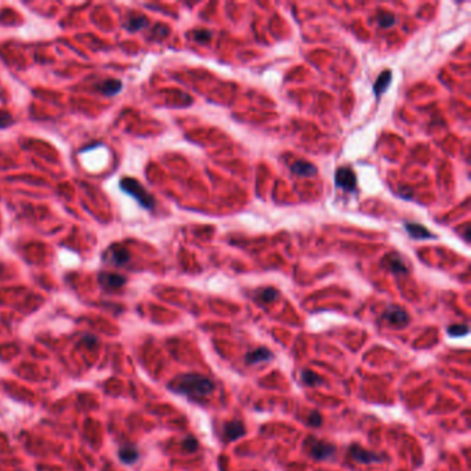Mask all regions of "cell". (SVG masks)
Wrapping results in <instances>:
<instances>
[{
    "mask_svg": "<svg viewBox=\"0 0 471 471\" xmlns=\"http://www.w3.org/2000/svg\"><path fill=\"white\" fill-rule=\"evenodd\" d=\"M169 390L192 401H201L214 393L216 384L209 377L199 373H184L169 383Z\"/></svg>",
    "mask_w": 471,
    "mask_h": 471,
    "instance_id": "obj_1",
    "label": "cell"
},
{
    "mask_svg": "<svg viewBox=\"0 0 471 471\" xmlns=\"http://www.w3.org/2000/svg\"><path fill=\"white\" fill-rule=\"evenodd\" d=\"M303 449L305 452V455L311 457L312 460L325 462L336 456L337 446L335 443L319 439L317 437L308 436L303 442Z\"/></svg>",
    "mask_w": 471,
    "mask_h": 471,
    "instance_id": "obj_2",
    "label": "cell"
},
{
    "mask_svg": "<svg viewBox=\"0 0 471 471\" xmlns=\"http://www.w3.org/2000/svg\"><path fill=\"white\" fill-rule=\"evenodd\" d=\"M120 190L125 191L129 195H132L142 207H145L148 210H152L155 207L154 197L137 180L130 178V177H125L120 181Z\"/></svg>",
    "mask_w": 471,
    "mask_h": 471,
    "instance_id": "obj_3",
    "label": "cell"
},
{
    "mask_svg": "<svg viewBox=\"0 0 471 471\" xmlns=\"http://www.w3.org/2000/svg\"><path fill=\"white\" fill-rule=\"evenodd\" d=\"M348 456L351 460H354L355 463L359 464H374V463H383L386 460V456L377 453V452H373V450H366L365 448H362L358 443H351L348 446Z\"/></svg>",
    "mask_w": 471,
    "mask_h": 471,
    "instance_id": "obj_4",
    "label": "cell"
},
{
    "mask_svg": "<svg viewBox=\"0 0 471 471\" xmlns=\"http://www.w3.org/2000/svg\"><path fill=\"white\" fill-rule=\"evenodd\" d=\"M381 318L387 324L395 329H404L410 322V317L405 309L400 305H388L384 312L381 314Z\"/></svg>",
    "mask_w": 471,
    "mask_h": 471,
    "instance_id": "obj_5",
    "label": "cell"
},
{
    "mask_svg": "<svg viewBox=\"0 0 471 471\" xmlns=\"http://www.w3.org/2000/svg\"><path fill=\"white\" fill-rule=\"evenodd\" d=\"M246 434V427H245V423L242 420H230V422H224L221 426V433H220V438L224 441L225 443H231L238 441L239 438Z\"/></svg>",
    "mask_w": 471,
    "mask_h": 471,
    "instance_id": "obj_6",
    "label": "cell"
},
{
    "mask_svg": "<svg viewBox=\"0 0 471 471\" xmlns=\"http://www.w3.org/2000/svg\"><path fill=\"white\" fill-rule=\"evenodd\" d=\"M335 184L340 190L354 191L357 188V176L348 166L338 168L335 173Z\"/></svg>",
    "mask_w": 471,
    "mask_h": 471,
    "instance_id": "obj_7",
    "label": "cell"
},
{
    "mask_svg": "<svg viewBox=\"0 0 471 471\" xmlns=\"http://www.w3.org/2000/svg\"><path fill=\"white\" fill-rule=\"evenodd\" d=\"M272 358H274L272 351H269L266 347H259V348H254V350L246 352L245 364L246 365H259L263 362H269Z\"/></svg>",
    "mask_w": 471,
    "mask_h": 471,
    "instance_id": "obj_8",
    "label": "cell"
},
{
    "mask_svg": "<svg viewBox=\"0 0 471 471\" xmlns=\"http://www.w3.org/2000/svg\"><path fill=\"white\" fill-rule=\"evenodd\" d=\"M105 260L112 263L115 266H125L127 261L130 260V253L125 246L120 245H113L108 249L105 253Z\"/></svg>",
    "mask_w": 471,
    "mask_h": 471,
    "instance_id": "obj_9",
    "label": "cell"
},
{
    "mask_svg": "<svg viewBox=\"0 0 471 471\" xmlns=\"http://www.w3.org/2000/svg\"><path fill=\"white\" fill-rule=\"evenodd\" d=\"M383 264L386 266L393 274L404 275L408 274V267L405 264V261L398 253H390L386 259L383 260Z\"/></svg>",
    "mask_w": 471,
    "mask_h": 471,
    "instance_id": "obj_10",
    "label": "cell"
},
{
    "mask_svg": "<svg viewBox=\"0 0 471 471\" xmlns=\"http://www.w3.org/2000/svg\"><path fill=\"white\" fill-rule=\"evenodd\" d=\"M100 285L106 290H116L122 288L126 283V278L118 274H111V272H101L99 275Z\"/></svg>",
    "mask_w": 471,
    "mask_h": 471,
    "instance_id": "obj_11",
    "label": "cell"
},
{
    "mask_svg": "<svg viewBox=\"0 0 471 471\" xmlns=\"http://www.w3.org/2000/svg\"><path fill=\"white\" fill-rule=\"evenodd\" d=\"M405 230L408 232L409 236L413 239H437L434 234H431L430 230H427L424 225L419 224V223H405Z\"/></svg>",
    "mask_w": 471,
    "mask_h": 471,
    "instance_id": "obj_12",
    "label": "cell"
},
{
    "mask_svg": "<svg viewBox=\"0 0 471 471\" xmlns=\"http://www.w3.org/2000/svg\"><path fill=\"white\" fill-rule=\"evenodd\" d=\"M391 82H393V73H391V70H383L379 75V77L376 79L374 85H373V93H374L376 99H379L383 93L387 92V89L390 87Z\"/></svg>",
    "mask_w": 471,
    "mask_h": 471,
    "instance_id": "obj_13",
    "label": "cell"
},
{
    "mask_svg": "<svg viewBox=\"0 0 471 471\" xmlns=\"http://www.w3.org/2000/svg\"><path fill=\"white\" fill-rule=\"evenodd\" d=\"M292 173H295L299 177H312L318 173V169L312 163L307 161H297L292 165Z\"/></svg>",
    "mask_w": 471,
    "mask_h": 471,
    "instance_id": "obj_14",
    "label": "cell"
},
{
    "mask_svg": "<svg viewBox=\"0 0 471 471\" xmlns=\"http://www.w3.org/2000/svg\"><path fill=\"white\" fill-rule=\"evenodd\" d=\"M278 297H279V290L275 288H269V286L257 289L254 293V299L261 304H269V303L275 302Z\"/></svg>",
    "mask_w": 471,
    "mask_h": 471,
    "instance_id": "obj_15",
    "label": "cell"
},
{
    "mask_svg": "<svg viewBox=\"0 0 471 471\" xmlns=\"http://www.w3.org/2000/svg\"><path fill=\"white\" fill-rule=\"evenodd\" d=\"M300 381H302L305 387H319L325 384L324 377H321L318 373L308 370V369L302 370V373H300Z\"/></svg>",
    "mask_w": 471,
    "mask_h": 471,
    "instance_id": "obj_16",
    "label": "cell"
},
{
    "mask_svg": "<svg viewBox=\"0 0 471 471\" xmlns=\"http://www.w3.org/2000/svg\"><path fill=\"white\" fill-rule=\"evenodd\" d=\"M148 25V20L147 17H144V15L140 14H135L132 15L129 20L125 24V27H126L127 31H130V32H138L141 29H144Z\"/></svg>",
    "mask_w": 471,
    "mask_h": 471,
    "instance_id": "obj_17",
    "label": "cell"
},
{
    "mask_svg": "<svg viewBox=\"0 0 471 471\" xmlns=\"http://www.w3.org/2000/svg\"><path fill=\"white\" fill-rule=\"evenodd\" d=\"M122 90V83L116 79H108L100 85V92L104 96H115Z\"/></svg>",
    "mask_w": 471,
    "mask_h": 471,
    "instance_id": "obj_18",
    "label": "cell"
},
{
    "mask_svg": "<svg viewBox=\"0 0 471 471\" xmlns=\"http://www.w3.org/2000/svg\"><path fill=\"white\" fill-rule=\"evenodd\" d=\"M119 457L123 463L132 464L134 462H137L138 459V450L133 448V446H125V448H120L119 450Z\"/></svg>",
    "mask_w": 471,
    "mask_h": 471,
    "instance_id": "obj_19",
    "label": "cell"
},
{
    "mask_svg": "<svg viewBox=\"0 0 471 471\" xmlns=\"http://www.w3.org/2000/svg\"><path fill=\"white\" fill-rule=\"evenodd\" d=\"M469 326L464 324H453L446 328V333L450 337H464L469 335Z\"/></svg>",
    "mask_w": 471,
    "mask_h": 471,
    "instance_id": "obj_20",
    "label": "cell"
},
{
    "mask_svg": "<svg viewBox=\"0 0 471 471\" xmlns=\"http://www.w3.org/2000/svg\"><path fill=\"white\" fill-rule=\"evenodd\" d=\"M377 24H379V27L381 28H391V27H394L395 24V17L394 14H391V13H388V11H381L377 17Z\"/></svg>",
    "mask_w": 471,
    "mask_h": 471,
    "instance_id": "obj_21",
    "label": "cell"
},
{
    "mask_svg": "<svg viewBox=\"0 0 471 471\" xmlns=\"http://www.w3.org/2000/svg\"><path fill=\"white\" fill-rule=\"evenodd\" d=\"M192 37L199 44H206L211 40V32L206 31V29H197V31H194Z\"/></svg>",
    "mask_w": 471,
    "mask_h": 471,
    "instance_id": "obj_22",
    "label": "cell"
},
{
    "mask_svg": "<svg viewBox=\"0 0 471 471\" xmlns=\"http://www.w3.org/2000/svg\"><path fill=\"white\" fill-rule=\"evenodd\" d=\"M305 423L309 427H321L324 423V417L318 410H311L309 415H307V417H305Z\"/></svg>",
    "mask_w": 471,
    "mask_h": 471,
    "instance_id": "obj_23",
    "label": "cell"
},
{
    "mask_svg": "<svg viewBox=\"0 0 471 471\" xmlns=\"http://www.w3.org/2000/svg\"><path fill=\"white\" fill-rule=\"evenodd\" d=\"M198 446H199V442H198L197 438H194V437H187L183 441V449L185 450L187 453L197 452Z\"/></svg>",
    "mask_w": 471,
    "mask_h": 471,
    "instance_id": "obj_24",
    "label": "cell"
},
{
    "mask_svg": "<svg viewBox=\"0 0 471 471\" xmlns=\"http://www.w3.org/2000/svg\"><path fill=\"white\" fill-rule=\"evenodd\" d=\"M13 123V118L10 116V113L1 111L0 112V127H7Z\"/></svg>",
    "mask_w": 471,
    "mask_h": 471,
    "instance_id": "obj_25",
    "label": "cell"
}]
</instances>
